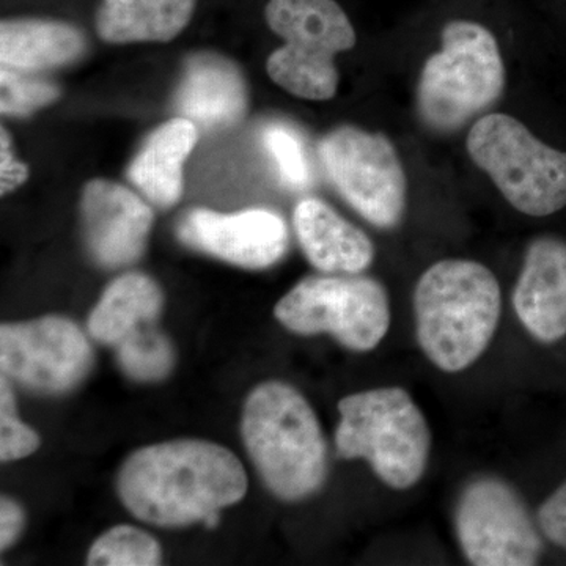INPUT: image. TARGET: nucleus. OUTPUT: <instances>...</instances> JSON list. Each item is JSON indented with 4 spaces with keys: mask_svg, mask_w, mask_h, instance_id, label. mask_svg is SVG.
Returning <instances> with one entry per match:
<instances>
[{
    "mask_svg": "<svg viewBox=\"0 0 566 566\" xmlns=\"http://www.w3.org/2000/svg\"><path fill=\"white\" fill-rule=\"evenodd\" d=\"M536 517L542 534L566 551V480L543 502Z\"/></svg>",
    "mask_w": 566,
    "mask_h": 566,
    "instance_id": "nucleus-26",
    "label": "nucleus"
},
{
    "mask_svg": "<svg viewBox=\"0 0 566 566\" xmlns=\"http://www.w3.org/2000/svg\"><path fill=\"white\" fill-rule=\"evenodd\" d=\"M199 0H102L95 14L99 39L109 44L167 43L191 22Z\"/></svg>",
    "mask_w": 566,
    "mask_h": 566,
    "instance_id": "nucleus-19",
    "label": "nucleus"
},
{
    "mask_svg": "<svg viewBox=\"0 0 566 566\" xmlns=\"http://www.w3.org/2000/svg\"><path fill=\"white\" fill-rule=\"evenodd\" d=\"M87 51V35L71 22L46 18L0 22L2 69L43 76L82 61Z\"/></svg>",
    "mask_w": 566,
    "mask_h": 566,
    "instance_id": "nucleus-17",
    "label": "nucleus"
},
{
    "mask_svg": "<svg viewBox=\"0 0 566 566\" xmlns=\"http://www.w3.org/2000/svg\"><path fill=\"white\" fill-rule=\"evenodd\" d=\"M115 348L122 370L136 381H161L172 370L174 346L151 324L134 331Z\"/></svg>",
    "mask_w": 566,
    "mask_h": 566,
    "instance_id": "nucleus-21",
    "label": "nucleus"
},
{
    "mask_svg": "<svg viewBox=\"0 0 566 566\" xmlns=\"http://www.w3.org/2000/svg\"><path fill=\"white\" fill-rule=\"evenodd\" d=\"M337 455L364 460L392 490L416 486L427 471L431 430L403 387H378L338 401Z\"/></svg>",
    "mask_w": 566,
    "mask_h": 566,
    "instance_id": "nucleus-5",
    "label": "nucleus"
},
{
    "mask_svg": "<svg viewBox=\"0 0 566 566\" xmlns=\"http://www.w3.org/2000/svg\"><path fill=\"white\" fill-rule=\"evenodd\" d=\"M199 133L188 118L175 117L148 134L134 156L126 177L155 207L167 210L181 199L182 166L196 147Z\"/></svg>",
    "mask_w": 566,
    "mask_h": 566,
    "instance_id": "nucleus-18",
    "label": "nucleus"
},
{
    "mask_svg": "<svg viewBox=\"0 0 566 566\" xmlns=\"http://www.w3.org/2000/svg\"><path fill=\"white\" fill-rule=\"evenodd\" d=\"M412 304L424 356L439 370L458 374L493 340L502 314L501 285L485 264L441 260L420 275Z\"/></svg>",
    "mask_w": 566,
    "mask_h": 566,
    "instance_id": "nucleus-2",
    "label": "nucleus"
},
{
    "mask_svg": "<svg viewBox=\"0 0 566 566\" xmlns=\"http://www.w3.org/2000/svg\"><path fill=\"white\" fill-rule=\"evenodd\" d=\"M40 447V438L32 428L21 422L17 416V401L11 390L10 379H0V460H21L32 455Z\"/></svg>",
    "mask_w": 566,
    "mask_h": 566,
    "instance_id": "nucleus-25",
    "label": "nucleus"
},
{
    "mask_svg": "<svg viewBox=\"0 0 566 566\" xmlns=\"http://www.w3.org/2000/svg\"><path fill=\"white\" fill-rule=\"evenodd\" d=\"M24 521L21 505L13 499L2 497L0 501V547L2 551L9 549L17 542L22 527H24Z\"/></svg>",
    "mask_w": 566,
    "mask_h": 566,
    "instance_id": "nucleus-28",
    "label": "nucleus"
},
{
    "mask_svg": "<svg viewBox=\"0 0 566 566\" xmlns=\"http://www.w3.org/2000/svg\"><path fill=\"white\" fill-rule=\"evenodd\" d=\"M458 542L476 566H532L543 539L520 493L497 476L469 483L455 509Z\"/></svg>",
    "mask_w": 566,
    "mask_h": 566,
    "instance_id": "nucleus-10",
    "label": "nucleus"
},
{
    "mask_svg": "<svg viewBox=\"0 0 566 566\" xmlns=\"http://www.w3.org/2000/svg\"><path fill=\"white\" fill-rule=\"evenodd\" d=\"M249 106L243 71L226 55L196 52L185 61L172 109L200 132H221L243 120Z\"/></svg>",
    "mask_w": 566,
    "mask_h": 566,
    "instance_id": "nucleus-14",
    "label": "nucleus"
},
{
    "mask_svg": "<svg viewBox=\"0 0 566 566\" xmlns=\"http://www.w3.org/2000/svg\"><path fill=\"white\" fill-rule=\"evenodd\" d=\"M465 148L516 211L546 218L566 207V153L506 114H486L469 129Z\"/></svg>",
    "mask_w": 566,
    "mask_h": 566,
    "instance_id": "nucleus-7",
    "label": "nucleus"
},
{
    "mask_svg": "<svg viewBox=\"0 0 566 566\" xmlns=\"http://www.w3.org/2000/svg\"><path fill=\"white\" fill-rule=\"evenodd\" d=\"M264 20L285 43L268 57L271 80L297 98L333 99L335 57L356 46V31L337 0H270Z\"/></svg>",
    "mask_w": 566,
    "mask_h": 566,
    "instance_id": "nucleus-6",
    "label": "nucleus"
},
{
    "mask_svg": "<svg viewBox=\"0 0 566 566\" xmlns=\"http://www.w3.org/2000/svg\"><path fill=\"white\" fill-rule=\"evenodd\" d=\"M249 457L271 493L303 501L322 490L327 476V444L314 408L286 382H263L243 411Z\"/></svg>",
    "mask_w": 566,
    "mask_h": 566,
    "instance_id": "nucleus-3",
    "label": "nucleus"
},
{
    "mask_svg": "<svg viewBox=\"0 0 566 566\" xmlns=\"http://www.w3.org/2000/svg\"><path fill=\"white\" fill-rule=\"evenodd\" d=\"M117 488L137 520L182 527L240 502L248 475L226 447L181 439L134 452L122 465Z\"/></svg>",
    "mask_w": 566,
    "mask_h": 566,
    "instance_id": "nucleus-1",
    "label": "nucleus"
},
{
    "mask_svg": "<svg viewBox=\"0 0 566 566\" xmlns=\"http://www.w3.org/2000/svg\"><path fill=\"white\" fill-rule=\"evenodd\" d=\"M324 172L342 199L365 221L392 230L408 207V177L392 140L344 125L319 140Z\"/></svg>",
    "mask_w": 566,
    "mask_h": 566,
    "instance_id": "nucleus-9",
    "label": "nucleus"
},
{
    "mask_svg": "<svg viewBox=\"0 0 566 566\" xmlns=\"http://www.w3.org/2000/svg\"><path fill=\"white\" fill-rule=\"evenodd\" d=\"M0 111L11 117H25L41 107L50 106L61 96V88L54 82L39 74L0 70Z\"/></svg>",
    "mask_w": 566,
    "mask_h": 566,
    "instance_id": "nucleus-23",
    "label": "nucleus"
},
{
    "mask_svg": "<svg viewBox=\"0 0 566 566\" xmlns=\"http://www.w3.org/2000/svg\"><path fill=\"white\" fill-rule=\"evenodd\" d=\"M293 222L305 259L322 273L360 274L374 263L370 238L323 200H301Z\"/></svg>",
    "mask_w": 566,
    "mask_h": 566,
    "instance_id": "nucleus-16",
    "label": "nucleus"
},
{
    "mask_svg": "<svg viewBox=\"0 0 566 566\" xmlns=\"http://www.w3.org/2000/svg\"><path fill=\"white\" fill-rule=\"evenodd\" d=\"M92 365V346L69 318L51 315L0 327L2 375L35 392H70Z\"/></svg>",
    "mask_w": 566,
    "mask_h": 566,
    "instance_id": "nucleus-11",
    "label": "nucleus"
},
{
    "mask_svg": "<svg viewBox=\"0 0 566 566\" xmlns=\"http://www.w3.org/2000/svg\"><path fill=\"white\" fill-rule=\"evenodd\" d=\"M82 233L96 263L128 266L140 259L150 234L153 210L118 182L92 180L81 197Z\"/></svg>",
    "mask_w": 566,
    "mask_h": 566,
    "instance_id": "nucleus-13",
    "label": "nucleus"
},
{
    "mask_svg": "<svg viewBox=\"0 0 566 566\" xmlns=\"http://www.w3.org/2000/svg\"><path fill=\"white\" fill-rule=\"evenodd\" d=\"M164 294L147 274L128 273L104 290L102 300L88 316V333L99 344L117 346L142 326L155 323L161 314Z\"/></svg>",
    "mask_w": 566,
    "mask_h": 566,
    "instance_id": "nucleus-20",
    "label": "nucleus"
},
{
    "mask_svg": "<svg viewBox=\"0 0 566 566\" xmlns=\"http://www.w3.org/2000/svg\"><path fill=\"white\" fill-rule=\"evenodd\" d=\"M161 546L147 532L117 526L96 539L88 553L92 566H155L161 564Z\"/></svg>",
    "mask_w": 566,
    "mask_h": 566,
    "instance_id": "nucleus-22",
    "label": "nucleus"
},
{
    "mask_svg": "<svg viewBox=\"0 0 566 566\" xmlns=\"http://www.w3.org/2000/svg\"><path fill=\"white\" fill-rule=\"evenodd\" d=\"M441 41V51L420 71L416 109L424 128L449 136L479 120L502 98L506 73L497 40L479 22H447Z\"/></svg>",
    "mask_w": 566,
    "mask_h": 566,
    "instance_id": "nucleus-4",
    "label": "nucleus"
},
{
    "mask_svg": "<svg viewBox=\"0 0 566 566\" xmlns=\"http://www.w3.org/2000/svg\"><path fill=\"white\" fill-rule=\"evenodd\" d=\"M29 178V167L14 158L11 137L6 128L0 132V193L13 192Z\"/></svg>",
    "mask_w": 566,
    "mask_h": 566,
    "instance_id": "nucleus-27",
    "label": "nucleus"
},
{
    "mask_svg": "<svg viewBox=\"0 0 566 566\" xmlns=\"http://www.w3.org/2000/svg\"><path fill=\"white\" fill-rule=\"evenodd\" d=\"M263 145L277 164L279 174L289 188L305 189L311 186L312 174L303 142L293 129L270 125L263 132Z\"/></svg>",
    "mask_w": 566,
    "mask_h": 566,
    "instance_id": "nucleus-24",
    "label": "nucleus"
},
{
    "mask_svg": "<svg viewBox=\"0 0 566 566\" xmlns=\"http://www.w3.org/2000/svg\"><path fill=\"white\" fill-rule=\"evenodd\" d=\"M274 316L292 333L329 334L345 348L367 353L389 333V294L365 275H308L275 304Z\"/></svg>",
    "mask_w": 566,
    "mask_h": 566,
    "instance_id": "nucleus-8",
    "label": "nucleus"
},
{
    "mask_svg": "<svg viewBox=\"0 0 566 566\" xmlns=\"http://www.w3.org/2000/svg\"><path fill=\"white\" fill-rule=\"evenodd\" d=\"M182 244L245 270H266L289 251V227L277 212L245 210L218 212L207 208L186 211L177 223Z\"/></svg>",
    "mask_w": 566,
    "mask_h": 566,
    "instance_id": "nucleus-12",
    "label": "nucleus"
},
{
    "mask_svg": "<svg viewBox=\"0 0 566 566\" xmlns=\"http://www.w3.org/2000/svg\"><path fill=\"white\" fill-rule=\"evenodd\" d=\"M513 305L539 344L553 345L566 337V240L545 234L528 244Z\"/></svg>",
    "mask_w": 566,
    "mask_h": 566,
    "instance_id": "nucleus-15",
    "label": "nucleus"
}]
</instances>
